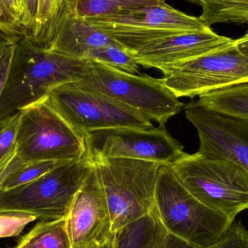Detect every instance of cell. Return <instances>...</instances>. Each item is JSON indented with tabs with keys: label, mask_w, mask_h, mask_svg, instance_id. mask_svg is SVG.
I'll return each mask as SVG.
<instances>
[{
	"label": "cell",
	"mask_w": 248,
	"mask_h": 248,
	"mask_svg": "<svg viewBox=\"0 0 248 248\" xmlns=\"http://www.w3.org/2000/svg\"><path fill=\"white\" fill-rule=\"evenodd\" d=\"M67 162L70 161L44 160L24 164L23 167L10 174L3 186L2 190L12 189L35 180Z\"/></svg>",
	"instance_id": "obj_23"
},
{
	"label": "cell",
	"mask_w": 248,
	"mask_h": 248,
	"mask_svg": "<svg viewBox=\"0 0 248 248\" xmlns=\"http://www.w3.org/2000/svg\"><path fill=\"white\" fill-rule=\"evenodd\" d=\"M37 217L24 212L0 214V238L17 237L26 226L36 221Z\"/></svg>",
	"instance_id": "obj_25"
},
{
	"label": "cell",
	"mask_w": 248,
	"mask_h": 248,
	"mask_svg": "<svg viewBox=\"0 0 248 248\" xmlns=\"http://www.w3.org/2000/svg\"><path fill=\"white\" fill-rule=\"evenodd\" d=\"M90 62L44 49L24 38L17 41L0 97V120L42 100L59 86L77 82Z\"/></svg>",
	"instance_id": "obj_1"
},
{
	"label": "cell",
	"mask_w": 248,
	"mask_h": 248,
	"mask_svg": "<svg viewBox=\"0 0 248 248\" xmlns=\"http://www.w3.org/2000/svg\"><path fill=\"white\" fill-rule=\"evenodd\" d=\"M101 248H110V244L109 243V244H108L107 246H104V247Z\"/></svg>",
	"instance_id": "obj_32"
},
{
	"label": "cell",
	"mask_w": 248,
	"mask_h": 248,
	"mask_svg": "<svg viewBox=\"0 0 248 248\" xmlns=\"http://www.w3.org/2000/svg\"><path fill=\"white\" fill-rule=\"evenodd\" d=\"M93 166L88 155L67 162L41 177L0 192V214L24 212L43 221L66 218Z\"/></svg>",
	"instance_id": "obj_7"
},
{
	"label": "cell",
	"mask_w": 248,
	"mask_h": 248,
	"mask_svg": "<svg viewBox=\"0 0 248 248\" xmlns=\"http://www.w3.org/2000/svg\"><path fill=\"white\" fill-rule=\"evenodd\" d=\"M155 207L168 234L199 248L216 244L235 221L189 193L170 165H161L159 170Z\"/></svg>",
	"instance_id": "obj_2"
},
{
	"label": "cell",
	"mask_w": 248,
	"mask_h": 248,
	"mask_svg": "<svg viewBox=\"0 0 248 248\" xmlns=\"http://www.w3.org/2000/svg\"><path fill=\"white\" fill-rule=\"evenodd\" d=\"M110 45L122 46L110 35L84 19L64 16L47 49L70 58L84 60L92 49Z\"/></svg>",
	"instance_id": "obj_15"
},
{
	"label": "cell",
	"mask_w": 248,
	"mask_h": 248,
	"mask_svg": "<svg viewBox=\"0 0 248 248\" xmlns=\"http://www.w3.org/2000/svg\"><path fill=\"white\" fill-rule=\"evenodd\" d=\"M15 248H72L65 218L38 223Z\"/></svg>",
	"instance_id": "obj_19"
},
{
	"label": "cell",
	"mask_w": 248,
	"mask_h": 248,
	"mask_svg": "<svg viewBox=\"0 0 248 248\" xmlns=\"http://www.w3.org/2000/svg\"><path fill=\"white\" fill-rule=\"evenodd\" d=\"M202 6L200 16L208 26L217 23L248 25V0H198Z\"/></svg>",
	"instance_id": "obj_20"
},
{
	"label": "cell",
	"mask_w": 248,
	"mask_h": 248,
	"mask_svg": "<svg viewBox=\"0 0 248 248\" xmlns=\"http://www.w3.org/2000/svg\"><path fill=\"white\" fill-rule=\"evenodd\" d=\"M93 163L108 204L113 234L154 209L161 164L130 158L101 159Z\"/></svg>",
	"instance_id": "obj_5"
},
{
	"label": "cell",
	"mask_w": 248,
	"mask_h": 248,
	"mask_svg": "<svg viewBox=\"0 0 248 248\" xmlns=\"http://www.w3.org/2000/svg\"><path fill=\"white\" fill-rule=\"evenodd\" d=\"M24 15L22 20L23 38L30 39L33 34L39 13V0H23Z\"/></svg>",
	"instance_id": "obj_28"
},
{
	"label": "cell",
	"mask_w": 248,
	"mask_h": 248,
	"mask_svg": "<svg viewBox=\"0 0 248 248\" xmlns=\"http://www.w3.org/2000/svg\"><path fill=\"white\" fill-rule=\"evenodd\" d=\"M234 44L239 50L248 58V32L240 39L234 40Z\"/></svg>",
	"instance_id": "obj_31"
},
{
	"label": "cell",
	"mask_w": 248,
	"mask_h": 248,
	"mask_svg": "<svg viewBox=\"0 0 248 248\" xmlns=\"http://www.w3.org/2000/svg\"><path fill=\"white\" fill-rule=\"evenodd\" d=\"M65 222L72 248H101L113 239L111 216L94 163L74 198Z\"/></svg>",
	"instance_id": "obj_12"
},
{
	"label": "cell",
	"mask_w": 248,
	"mask_h": 248,
	"mask_svg": "<svg viewBox=\"0 0 248 248\" xmlns=\"http://www.w3.org/2000/svg\"><path fill=\"white\" fill-rule=\"evenodd\" d=\"M54 108L77 132L118 127L154 128L146 116L104 94L80 88L74 82L62 84L47 95Z\"/></svg>",
	"instance_id": "obj_8"
},
{
	"label": "cell",
	"mask_w": 248,
	"mask_h": 248,
	"mask_svg": "<svg viewBox=\"0 0 248 248\" xmlns=\"http://www.w3.org/2000/svg\"><path fill=\"white\" fill-rule=\"evenodd\" d=\"M87 155L92 161L130 158L172 165L185 155L184 147L165 127H118L86 136Z\"/></svg>",
	"instance_id": "obj_11"
},
{
	"label": "cell",
	"mask_w": 248,
	"mask_h": 248,
	"mask_svg": "<svg viewBox=\"0 0 248 248\" xmlns=\"http://www.w3.org/2000/svg\"><path fill=\"white\" fill-rule=\"evenodd\" d=\"M164 4H166V0H65L62 16L97 18Z\"/></svg>",
	"instance_id": "obj_17"
},
{
	"label": "cell",
	"mask_w": 248,
	"mask_h": 248,
	"mask_svg": "<svg viewBox=\"0 0 248 248\" xmlns=\"http://www.w3.org/2000/svg\"><path fill=\"white\" fill-rule=\"evenodd\" d=\"M177 98H193L248 81V58L233 42L230 46L176 64L161 78Z\"/></svg>",
	"instance_id": "obj_9"
},
{
	"label": "cell",
	"mask_w": 248,
	"mask_h": 248,
	"mask_svg": "<svg viewBox=\"0 0 248 248\" xmlns=\"http://www.w3.org/2000/svg\"><path fill=\"white\" fill-rule=\"evenodd\" d=\"M84 20L110 35L127 51L157 38L211 29L201 17L179 11L167 3Z\"/></svg>",
	"instance_id": "obj_10"
},
{
	"label": "cell",
	"mask_w": 248,
	"mask_h": 248,
	"mask_svg": "<svg viewBox=\"0 0 248 248\" xmlns=\"http://www.w3.org/2000/svg\"><path fill=\"white\" fill-rule=\"evenodd\" d=\"M16 42L0 39V97L7 80Z\"/></svg>",
	"instance_id": "obj_27"
},
{
	"label": "cell",
	"mask_w": 248,
	"mask_h": 248,
	"mask_svg": "<svg viewBox=\"0 0 248 248\" xmlns=\"http://www.w3.org/2000/svg\"><path fill=\"white\" fill-rule=\"evenodd\" d=\"M9 13L13 16L17 24L18 25L22 34V20H23V15H24V6H23V0H1Z\"/></svg>",
	"instance_id": "obj_30"
},
{
	"label": "cell",
	"mask_w": 248,
	"mask_h": 248,
	"mask_svg": "<svg viewBox=\"0 0 248 248\" xmlns=\"http://www.w3.org/2000/svg\"><path fill=\"white\" fill-rule=\"evenodd\" d=\"M84 60L96 61L128 74H139L140 65L123 46L106 45L94 48L86 55Z\"/></svg>",
	"instance_id": "obj_22"
},
{
	"label": "cell",
	"mask_w": 248,
	"mask_h": 248,
	"mask_svg": "<svg viewBox=\"0 0 248 248\" xmlns=\"http://www.w3.org/2000/svg\"><path fill=\"white\" fill-rule=\"evenodd\" d=\"M167 234L155 207L150 214L114 233L110 248H158Z\"/></svg>",
	"instance_id": "obj_16"
},
{
	"label": "cell",
	"mask_w": 248,
	"mask_h": 248,
	"mask_svg": "<svg viewBox=\"0 0 248 248\" xmlns=\"http://www.w3.org/2000/svg\"><path fill=\"white\" fill-rule=\"evenodd\" d=\"M16 151L23 164L81 160L87 155L86 137L56 111L47 96L18 110Z\"/></svg>",
	"instance_id": "obj_6"
},
{
	"label": "cell",
	"mask_w": 248,
	"mask_h": 248,
	"mask_svg": "<svg viewBox=\"0 0 248 248\" xmlns=\"http://www.w3.org/2000/svg\"><path fill=\"white\" fill-rule=\"evenodd\" d=\"M74 83L80 88L104 94L131 108L160 127H165L185 106L161 78L128 74L96 61H90L85 74Z\"/></svg>",
	"instance_id": "obj_4"
},
{
	"label": "cell",
	"mask_w": 248,
	"mask_h": 248,
	"mask_svg": "<svg viewBox=\"0 0 248 248\" xmlns=\"http://www.w3.org/2000/svg\"><path fill=\"white\" fill-rule=\"evenodd\" d=\"M23 38L18 25L0 0V39L17 42Z\"/></svg>",
	"instance_id": "obj_26"
},
{
	"label": "cell",
	"mask_w": 248,
	"mask_h": 248,
	"mask_svg": "<svg viewBox=\"0 0 248 248\" xmlns=\"http://www.w3.org/2000/svg\"><path fill=\"white\" fill-rule=\"evenodd\" d=\"M19 124V111L0 120V163L16 151Z\"/></svg>",
	"instance_id": "obj_24"
},
{
	"label": "cell",
	"mask_w": 248,
	"mask_h": 248,
	"mask_svg": "<svg viewBox=\"0 0 248 248\" xmlns=\"http://www.w3.org/2000/svg\"></svg>",
	"instance_id": "obj_34"
},
{
	"label": "cell",
	"mask_w": 248,
	"mask_h": 248,
	"mask_svg": "<svg viewBox=\"0 0 248 248\" xmlns=\"http://www.w3.org/2000/svg\"><path fill=\"white\" fill-rule=\"evenodd\" d=\"M198 102L211 111L248 122V81L202 94Z\"/></svg>",
	"instance_id": "obj_18"
},
{
	"label": "cell",
	"mask_w": 248,
	"mask_h": 248,
	"mask_svg": "<svg viewBox=\"0 0 248 248\" xmlns=\"http://www.w3.org/2000/svg\"><path fill=\"white\" fill-rule=\"evenodd\" d=\"M23 165L17 157L16 151L13 152L0 163V192L2 190L3 186L10 174L23 167Z\"/></svg>",
	"instance_id": "obj_29"
},
{
	"label": "cell",
	"mask_w": 248,
	"mask_h": 248,
	"mask_svg": "<svg viewBox=\"0 0 248 248\" xmlns=\"http://www.w3.org/2000/svg\"><path fill=\"white\" fill-rule=\"evenodd\" d=\"M170 166L185 189L211 209L233 221L248 209V173L235 162L197 152L185 153Z\"/></svg>",
	"instance_id": "obj_3"
},
{
	"label": "cell",
	"mask_w": 248,
	"mask_h": 248,
	"mask_svg": "<svg viewBox=\"0 0 248 248\" xmlns=\"http://www.w3.org/2000/svg\"><path fill=\"white\" fill-rule=\"evenodd\" d=\"M187 1H192L194 3H198V0H187Z\"/></svg>",
	"instance_id": "obj_33"
},
{
	"label": "cell",
	"mask_w": 248,
	"mask_h": 248,
	"mask_svg": "<svg viewBox=\"0 0 248 248\" xmlns=\"http://www.w3.org/2000/svg\"><path fill=\"white\" fill-rule=\"evenodd\" d=\"M185 116L196 128L198 153L235 162L248 173V122L211 111L198 101L185 106Z\"/></svg>",
	"instance_id": "obj_13"
},
{
	"label": "cell",
	"mask_w": 248,
	"mask_h": 248,
	"mask_svg": "<svg viewBox=\"0 0 248 248\" xmlns=\"http://www.w3.org/2000/svg\"><path fill=\"white\" fill-rule=\"evenodd\" d=\"M65 0H39V13L32 43L47 49L58 30L63 13Z\"/></svg>",
	"instance_id": "obj_21"
},
{
	"label": "cell",
	"mask_w": 248,
	"mask_h": 248,
	"mask_svg": "<svg viewBox=\"0 0 248 248\" xmlns=\"http://www.w3.org/2000/svg\"><path fill=\"white\" fill-rule=\"evenodd\" d=\"M231 38L220 36L211 29L184 32L153 39L128 51L139 65L165 74L176 64L230 46Z\"/></svg>",
	"instance_id": "obj_14"
}]
</instances>
